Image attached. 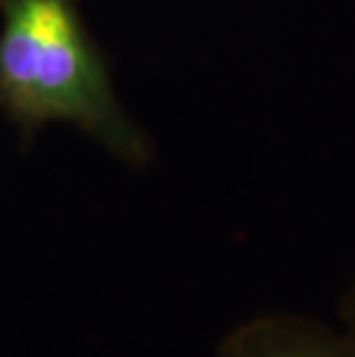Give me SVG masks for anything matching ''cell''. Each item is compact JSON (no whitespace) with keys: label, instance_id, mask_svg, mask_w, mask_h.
<instances>
[{"label":"cell","instance_id":"3957f363","mask_svg":"<svg viewBox=\"0 0 355 357\" xmlns=\"http://www.w3.org/2000/svg\"><path fill=\"white\" fill-rule=\"evenodd\" d=\"M339 334H342L351 357H355V281L339 300Z\"/></svg>","mask_w":355,"mask_h":357},{"label":"cell","instance_id":"7a4b0ae2","mask_svg":"<svg viewBox=\"0 0 355 357\" xmlns=\"http://www.w3.org/2000/svg\"><path fill=\"white\" fill-rule=\"evenodd\" d=\"M215 357H351V353L339 330L319 318L268 311L226 332Z\"/></svg>","mask_w":355,"mask_h":357},{"label":"cell","instance_id":"6da1fadb","mask_svg":"<svg viewBox=\"0 0 355 357\" xmlns=\"http://www.w3.org/2000/svg\"><path fill=\"white\" fill-rule=\"evenodd\" d=\"M0 116L24 143L63 123L127 169L155 162V143L120 102L81 0H0Z\"/></svg>","mask_w":355,"mask_h":357}]
</instances>
